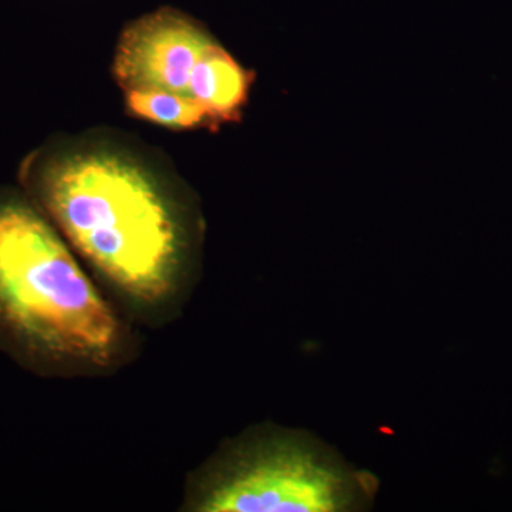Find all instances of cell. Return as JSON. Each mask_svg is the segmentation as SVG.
Here are the masks:
<instances>
[{
    "mask_svg": "<svg viewBox=\"0 0 512 512\" xmlns=\"http://www.w3.org/2000/svg\"><path fill=\"white\" fill-rule=\"evenodd\" d=\"M25 178L73 248L138 302L170 293L184 251L170 198L143 164L103 147L39 151Z\"/></svg>",
    "mask_w": 512,
    "mask_h": 512,
    "instance_id": "1",
    "label": "cell"
},
{
    "mask_svg": "<svg viewBox=\"0 0 512 512\" xmlns=\"http://www.w3.org/2000/svg\"><path fill=\"white\" fill-rule=\"evenodd\" d=\"M0 322L55 359L106 365L121 325L59 232L28 202L0 195Z\"/></svg>",
    "mask_w": 512,
    "mask_h": 512,
    "instance_id": "2",
    "label": "cell"
},
{
    "mask_svg": "<svg viewBox=\"0 0 512 512\" xmlns=\"http://www.w3.org/2000/svg\"><path fill=\"white\" fill-rule=\"evenodd\" d=\"M379 481L305 431L266 430L229 448L201 481L204 512H356L375 503Z\"/></svg>",
    "mask_w": 512,
    "mask_h": 512,
    "instance_id": "3",
    "label": "cell"
},
{
    "mask_svg": "<svg viewBox=\"0 0 512 512\" xmlns=\"http://www.w3.org/2000/svg\"><path fill=\"white\" fill-rule=\"evenodd\" d=\"M215 43L201 23L163 8L134 20L121 33L114 77L124 92L158 89L190 96L195 64Z\"/></svg>",
    "mask_w": 512,
    "mask_h": 512,
    "instance_id": "4",
    "label": "cell"
},
{
    "mask_svg": "<svg viewBox=\"0 0 512 512\" xmlns=\"http://www.w3.org/2000/svg\"><path fill=\"white\" fill-rule=\"evenodd\" d=\"M252 80V73L215 42L195 64L190 96L205 110L212 128L218 127L241 116Z\"/></svg>",
    "mask_w": 512,
    "mask_h": 512,
    "instance_id": "5",
    "label": "cell"
},
{
    "mask_svg": "<svg viewBox=\"0 0 512 512\" xmlns=\"http://www.w3.org/2000/svg\"><path fill=\"white\" fill-rule=\"evenodd\" d=\"M124 94L127 110L138 119L175 130L212 128L207 113L191 96L158 89L128 90Z\"/></svg>",
    "mask_w": 512,
    "mask_h": 512,
    "instance_id": "6",
    "label": "cell"
}]
</instances>
